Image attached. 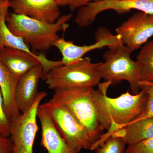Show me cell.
<instances>
[{"label":"cell","instance_id":"obj_12","mask_svg":"<svg viewBox=\"0 0 153 153\" xmlns=\"http://www.w3.org/2000/svg\"><path fill=\"white\" fill-rule=\"evenodd\" d=\"M10 8L15 13L49 23L61 16L57 0H11Z\"/></svg>","mask_w":153,"mask_h":153},{"label":"cell","instance_id":"obj_14","mask_svg":"<svg viewBox=\"0 0 153 153\" xmlns=\"http://www.w3.org/2000/svg\"><path fill=\"white\" fill-rule=\"evenodd\" d=\"M37 117L41 127V145L47 153H79L66 142L56 128L48 113L39 105Z\"/></svg>","mask_w":153,"mask_h":153},{"label":"cell","instance_id":"obj_5","mask_svg":"<svg viewBox=\"0 0 153 153\" xmlns=\"http://www.w3.org/2000/svg\"><path fill=\"white\" fill-rule=\"evenodd\" d=\"M99 63H93L89 57L68 64L56 66L46 77L49 89L71 88H94L100 84Z\"/></svg>","mask_w":153,"mask_h":153},{"label":"cell","instance_id":"obj_13","mask_svg":"<svg viewBox=\"0 0 153 153\" xmlns=\"http://www.w3.org/2000/svg\"><path fill=\"white\" fill-rule=\"evenodd\" d=\"M43 76V68L38 64L21 76L16 88V100L17 108L21 113L30 109L37 98L39 80Z\"/></svg>","mask_w":153,"mask_h":153},{"label":"cell","instance_id":"obj_23","mask_svg":"<svg viewBox=\"0 0 153 153\" xmlns=\"http://www.w3.org/2000/svg\"><path fill=\"white\" fill-rule=\"evenodd\" d=\"M100 0H57L60 7H68L71 12L87 5L89 3Z\"/></svg>","mask_w":153,"mask_h":153},{"label":"cell","instance_id":"obj_6","mask_svg":"<svg viewBox=\"0 0 153 153\" xmlns=\"http://www.w3.org/2000/svg\"><path fill=\"white\" fill-rule=\"evenodd\" d=\"M40 106L48 113L58 131L71 148L79 152L82 149L92 150L97 141L64 106L52 98Z\"/></svg>","mask_w":153,"mask_h":153},{"label":"cell","instance_id":"obj_18","mask_svg":"<svg viewBox=\"0 0 153 153\" xmlns=\"http://www.w3.org/2000/svg\"><path fill=\"white\" fill-rule=\"evenodd\" d=\"M141 80L153 81V40L141 47L137 57Z\"/></svg>","mask_w":153,"mask_h":153},{"label":"cell","instance_id":"obj_24","mask_svg":"<svg viewBox=\"0 0 153 153\" xmlns=\"http://www.w3.org/2000/svg\"><path fill=\"white\" fill-rule=\"evenodd\" d=\"M0 153H12V143L10 137L0 133Z\"/></svg>","mask_w":153,"mask_h":153},{"label":"cell","instance_id":"obj_25","mask_svg":"<svg viewBox=\"0 0 153 153\" xmlns=\"http://www.w3.org/2000/svg\"></svg>","mask_w":153,"mask_h":153},{"label":"cell","instance_id":"obj_2","mask_svg":"<svg viewBox=\"0 0 153 153\" xmlns=\"http://www.w3.org/2000/svg\"><path fill=\"white\" fill-rule=\"evenodd\" d=\"M72 16V13L61 15L56 22L49 23L9 12L6 21L11 32L23 38L33 51L43 53L54 47L60 38L58 33L68 29Z\"/></svg>","mask_w":153,"mask_h":153},{"label":"cell","instance_id":"obj_22","mask_svg":"<svg viewBox=\"0 0 153 153\" xmlns=\"http://www.w3.org/2000/svg\"><path fill=\"white\" fill-rule=\"evenodd\" d=\"M125 153H153V137L137 143L128 145Z\"/></svg>","mask_w":153,"mask_h":153},{"label":"cell","instance_id":"obj_16","mask_svg":"<svg viewBox=\"0 0 153 153\" xmlns=\"http://www.w3.org/2000/svg\"><path fill=\"white\" fill-rule=\"evenodd\" d=\"M111 136L123 139L126 144L137 143L153 137V117L132 122L111 134Z\"/></svg>","mask_w":153,"mask_h":153},{"label":"cell","instance_id":"obj_11","mask_svg":"<svg viewBox=\"0 0 153 153\" xmlns=\"http://www.w3.org/2000/svg\"><path fill=\"white\" fill-rule=\"evenodd\" d=\"M95 43L91 45L78 46L72 41H66L64 37H60L54 44L62 55L63 65L68 64L80 60L88 52L95 49L108 47L121 41L120 36L113 35L110 31L104 27L98 28L96 32Z\"/></svg>","mask_w":153,"mask_h":153},{"label":"cell","instance_id":"obj_15","mask_svg":"<svg viewBox=\"0 0 153 153\" xmlns=\"http://www.w3.org/2000/svg\"><path fill=\"white\" fill-rule=\"evenodd\" d=\"M19 79L0 60V90L2 94L5 110L11 122L21 114L16 100V88Z\"/></svg>","mask_w":153,"mask_h":153},{"label":"cell","instance_id":"obj_8","mask_svg":"<svg viewBox=\"0 0 153 153\" xmlns=\"http://www.w3.org/2000/svg\"><path fill=\"white\" fill-rule=\"evenodd\" d=\"M114 10L124 13L137 10L153 15V0H100L89 3L77 10L74 22L79 27H87L103 11Z\"/></svg>","mask_w":153,"mask_h":153},{"label":"cell","instance_id":"obj_10","mask_svg":"<svg viewBox=\"0 0 153 153\" xmlns=\"http://www.w3.org/2000/svg\"><path fill=\"white\" fill-rule=\"evenodd\" d=\"M116 32L132 53L142 47L153 36V15L135 13L117 28Z\"/></svg>","mask_w":153,"mask_h":153},{"label":"cell","instance_id":"obj_7","mask_svg":"<svg viewBox=\"0 0 153 153\" xmlns=\"http://www.w3.org/2000/svg\"><path fill=\"white\" fill-rule=\"evenodd\" d=\"M45 91L39 92L30 109L21 113L12 122L10 136L12 153H33V146L38 126L37 111L43 99L47 97Z\"/></svg>","mask_w":153,"mask_h":153},{"label":"cell","instance_id":"obj_4","mask_svg":"<svg viewBox=\"0 0 153 153\" xmlns=\"http://www.w3.org/2000/svg\"><path fill=\"white\" fill-rule=\"evenodd\" d=\"M94 89V88L56 89L52 99L68 110L97 143L104 134V131L100 126L92 100Z\"/></svg>","mask_w":153,"mask_h":153},{"label":"cell","instance_id":"obj_20","mask_svg":"<svg viewBox=\"0 0 153 153\" xmlns=\"http://www.w3.org/2000/svg\"><path fill=\"white\" fill-rule=\"evenodd\" d=\"M139 84L140 90L144 89L147 94L148 102L144 111L138 119L153 117V81L141 80Z\"/></svg>","mask_w":153,"mask_h":153},{"label":"cell","instance_id":"obj_1","mask_svg":"<svg viewBox=\"0 0 153 153\" xmlns=\"http://www.w3.org/2000/svg\"><path fill=\"white\" fill-rule=\"evenodd\" d=\"M111 85L105 82L94 89L92 99L97 119L102 130L108 131L112 124L119 129L137 120L144 111L148 102V94L142 89L137 94L128 91L115 98L107 96V91Z\"/></svg>","mask_w":153,"mask_h":153},{"label":"cell","instance_id":"obj_17","mask_svg":"<svg viewBox=\"0 0 153 153\" xmlns=\"http://www.w3.org/2000/svg\"><path fill=\"white\" fill-rule=\"evenodd\" d=\"M11 0H0V50L4 48L20 49L33 55H38L31 51L23 38L12 33L7 26L6 17L10 8Z\"/></svg>","mask_w":153,"mask_h":153},{"label":"cell","instance_id":"obj_9","mask_svg":"<svg viewBox=\"0 0 153 153\" xmlns=\"http://www.w3.org/2000/svg\"><path fill=\"white\" fill-rule=\"evenodd\" d=\"M0 60L18 79L36 65L41 64L43 68L42 79L44 81L52 69L63 65L61 60H49L43 54L33 55L23 50L10 48L0 50Z\"/></svg>","mask_w":153,"mask_h":153},{"label":"cell","instance_id":"obj_3","mask_svg":"<svg viewBox=\"0 0 153 153\" xmlns=\"http://www.w3.org/2000/svg\"><path fill=\"white\" fill-rule=\"evenodd\" d=\"M103 55V63H99L98 69L101 79L116 85L123 80L128 82L133 94L140 91V69L138 63L131 57V52L121 41L107 47Z\"/></svg>","mask_w":153,"mask_h":153},{"label":"cell","instance_id":"obj_19","mask_svg":"<svg viewBox=\"0 0 153 153\" xmlns=\"http://www.w3.org/2000/svg\"><path fill=\"white\" fill-rule=\"evenodd\" d=\"M126 145L123 139L110 136L103 144L94 150V153H125Z\"/></svg>","mask_w":153,"mask_h":153},{"label":"cell","instance_id":"obj_21","mask_svg":"<svg viewBox=\"0 0 153 153\" xmlns=\"http://www.w3.org/2000/svg\"><path fill=\"white\" fill-rule=\"evenodd\" d=\"M11 124L12 123L5 110L2 94L0 90V133L4 136L10 137Z\"/></svg>","mask_w":153,"mask_h":153}]
</instances>
